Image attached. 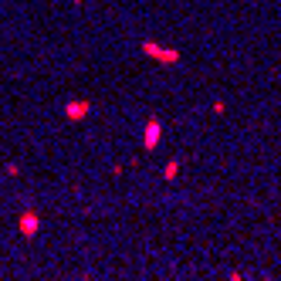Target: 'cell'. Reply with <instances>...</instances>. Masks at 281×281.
<instances>
[{
  "label": "cell",
  "instance_id": "obj_1",
  "mask_svg": "<svg viewBox=\"0 0 281 281\" xmlns=\"http://www.w3.org/2000/svg\"><path fill=\"white\" fill-rule=\"evenodd\" d=\"M142 51H146V55H152L156 61H166V65L180 61V55H176V51H169V48H159V44H152V41H146V44H142Z\"/></svg>",
  "mask_w": 281,
  "mask_h": 281
},
{
  "label": "cell",
  "instance_id": "obj_2",
  "mask_svg": "<svg viewBox=\"0 0 281 281\" xmlns=\"http://www.w3.org/2000/svg\"><path fill=\"white\" fill-rule=\"evenodd\" d=\"M142 142H146V146H156V142H159V122H156V119H152L149 126H146V139H142Z\"/></svg>",
  "mask_w": 281,
  "mask_h": 281
},
{
  "label": "cell",
  "instance_id": "obj_3",
  "mask_svg": "<svg viewBox=\"0 0 281 281\" xmlns=\"http://www.w3.org/2000/svg\"><path fill=\"white\" fill-rule=\"evenodd\" d=\"M85 112H88V102H71V105H68V115H71V119H81Z\"/></svg>",
  "mask_w": 281,
  "mask_h": 281
}]
</instances>
